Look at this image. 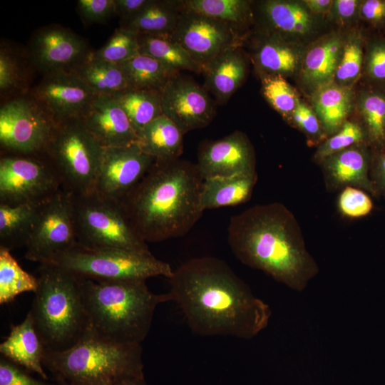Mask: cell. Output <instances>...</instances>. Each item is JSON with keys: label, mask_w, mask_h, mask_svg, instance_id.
<instances>
[{"label": "cell", "mask_w": 385, "mask_h": 385, "mask_svg": "<svg viewBox=\"0 0 385 385\" xmlns=\"http://www.w3.org/2000/svg\"><path fill=\"white\" fill-rule=\"evenodd\" d=\"M183 10V1L150 0L138 13L121 22L120 27L138 35L171 37Z\"/></svg>", "instance_id": "obj_22"}, {"label": "cell", "mask_w": 385, "mask_h": 385, "mask_svg": "<svg viewBox=\"0 0 385 385\" xmlns=\"http://www.w3.org/2000/svg\"><path fill=\"white\" fill-rule=\"evenodd\" d=\"M371 180L378 192L385 195V153H380L374 160Z\"/></svg>", "instance_id": "obj_51"}, {"label": "cell", "mask_w": 385, "mask_h": 385, "mask_svg": "<svg viewBox=\"0 0 385 385\" xmlns=\"http://www.w3.org/2000/svg\"><path fill=\"white\" fill-rule=\"evenodd\" d=\"M262 83L263 95L270 104L284 116L291 115L298 99L285 79L281 76L265 75Z\"/></svg>", "instance_id": "obj_40"}, {"label": "cell", "mask_w": 385, "mask_h": 385, "mask_svg": "<svg viewBox=\"0 0 385 385\" xmlns=\"http://www.w3.org/2000/svg\"><path fill=\"white\" fill-rule=\"evenodd\" d=\"M255 59L266 75H289L294 72L299 64L297 53L277 34L263 41L255 55Z\"/></svg>", "instance_id": "obj_34"}, {"label": "cell", "mask_w": 385, "mask_h": 385, "mask_svg": "<svg viewBox=\"0 0 385 385\" xmlns=\"http://www.w3.org/2000/svg\"><path fill=\"white\" fill-rule=\"evenodd\" d=\"M77 11L86 24L103 23L115 14V0H79Z\"/></svg>", "instance_id": "obj_44"}, {"label": "cell", "mask_w": 385, "mask_h": 385, "mask_svg": "<svg viewBox=\"0 0 385 385\" xmlns=\"http://www.w3.org/2000/svg\"><path fill=\"white\" fill-rule=\"evenodd\" d=\"M155 159L138 145L104 148L95 192L102 197L121 202L141 180Z\"/></svg>", "instance_id": "obj_16"}, {"label": "cell", "mask_w": 385, "mask_h": 385, "mask_svg": "<svg viewBox=\"0 0 385 385\" xmlns=\"http://www.w3.org/2000/svg\"><path fill=\"white\" fill-rule=\"evenodd\" d=\"M366 71L372 79L385 81V43H374L368 53Z\"/></svg>", "instance_id": "obj_47"}, {"label": "cell", "mask_w": 385, "mask_h": 385, "mask_svg": "<svg viewBox=\"0 0 385 385\" xmlns=\"http://www.w3.org/2000/svg\"><path fill=\"white\" fill-rule=\"evenodd\" d=\"M163 114L173 120L185 134L208 125L215 109L205 89L190 78H171L160 91Z\"/></svg>", "instance_id": "obj_17"}, {"label": "cell", "mask_w": 385, "mask_h": 385, "mask_svg": "<svg viewBox=\"0 0 385 385\" xmlns=\"http://www.w3.org/2000/svg\"><path fill=\"white\" fill-rule=\"evenodd\" d=\"M343 47L344 44L337 36L325 38L312 46L304 58V80L317 88L332 82Z\"/></svg>", "instance_id": "obj_26"}, {"label": "cell", "mask_w": 385, "mask_h": 385, "mask_svg": "<svg viewBox=\"0 0 385 385\" xmlns=\"http://www.w3.org/2000/svg\"><path fill=\"white\" fill-rule=\"evenodd\" d=\"M304 5L315 14H324L330 11L333 1L331 0H304Z\"/></svg>", "instance_id": "obj_52"}, {"label": "cell", "mask_w": 385, "mask_h": 385, "mask_svg": "<svg viewBox=\"0 0 385 385\" xmlns=\"http://www.w3.org/2000/svg\"><path fill=\"white\" fill-rule=\"evenodd\" d=\"M358 6L356 0H336L333 1L330 11L336 19L346 20L354 16Z\"/></svg>", "instance_id": "obj_50"}, {"label": "cell", "mask_w": 385, "mask_h": 385, "mask_svg": "<svg viewBox=\"0 0 385 385\" xmlns=\"http://www.w3.org/2000/svg\"><path fill=\"white\" fill-rule=\"evenodd\" d=\"M338 205L340 211L351 217L368 215L373 208L370 197L360 189L347 186L339 195Z\"/></svg>", "instance_id": "obj_43"}, {"label": "cell", "mask_w": 385, "mask_h": 385, "mask_svg": "<svg viewBox=\"0 0 385 385\" xmlns=\"http://www.w3.org/2000/svg\"><path fill=\"white\" fill-rule=\"evenodd\" d=\"M0 385H63L36 379L21 366L4 356L0 359Z\"/></svg>", "instance_id": "obj_45"}, {"label": "cell", "mask_w": 385, "mask_h": 385, "mask_svg": "<svg viewBox=\"0 0 385 385\" xmlns=\"http://www.w3.org/2000/svg\"><path fill=\"white\" fill-rule=\"evenodd\" d=\"M129 88L148 89L160 91L165 84L180 72L173 71L156 59L138 53L129 60L120 63Z\"/></svg>", "instance_id": "obj_32"}, {"label": "cell", "mask_w": 385, "mask_h": 385, "mask_svg": "<svg viewBox=\"0 0 385 385\" xmlns=\"http://www.w3.org/2000/svg\"><path fill=\"white\" fill-rule=\"evenodd\" d=\"M324 169L335 186H356L376 196L378 191L369 177V158L359 148H349L324 160Z\"/></svg>", "instance_id": "obj_23"}, {"label": "cell", "mask_w": 385, "mask_h": 385, "mask_svg": "<svg viewBox=\"0 0 385 385\" xmlns=\"http://www.w3.org/2000/svg\"><path fill=\"white\" fill-rule=\"evenodd\" d=\"M255 171L203 180L200 205L203 210L234 206L247 202L257 182Z\"/></svg>", "instance_id": "obj_24"}, {"label": "cell", "mask_w": 385, "mask_h": 385, "mask_svg": "<svg viewBox=\"0 0 385 385\" xmlns=\"http://www.w3.org/2000/svg\"><path fill=\"white\" fill-rule=\"evenodd\" d=\"M364 138V131L357 123L346 121L335 135L327 140L319 148L317 158L324 160L332 155L360 143Z\"/></svg>", "instance_id": "obj_41"}, {"label": "cell", "mask_w": 385, "mask_h": 385, "mask_svg": "<svg viewBox=\"0 0 385 385\" xmlns=\"http://www.w3.org/2000/svg\"><path fill=\"white\" fill-rule=\"evenodd\" d=\"M203 180L196 164L179 158L155 160L120 204L145 242L182 237L202 215Z\"/></svg>", "instance_id": "obj_3"}, {"label": "cell", "mask_w": 385, "mask_h": 385, "mask_svg": "<svg viewBox=\"0 0 385 385\" xmlns=\"http://www.w3.org/2000/svg\"><path fill=\"white\" fill-rule=\"evenodd\" d=\"M77 245L72 195L62 189L40 205L25 257L47 263Z\"/></svg>", "instance_id": "obj_12"}, {"label": "cell", "mask_w": 385, "mask_h": 385, "mask_svg": "<svg viewBox=\"0 0 385 385\" xmlns=\"http://www.w3.org/2000/svg\"><path fill=\"white\" fill-rule=\"evenodd\" d=\"M28 70L25 61L14 48L1 43L0 91L8 100L29 93ZM6 100V101H8Z\"/></svg>", "instance_id": "obj_36"}, {"label": "cell", "mask_w": 385, "mask_h": 385, "mask_svg": "<svg viewBox=\"0 0 385 385\" xmlns=\"http://www.w3.org/2000/svg\"><path fill=\"white\" fill-rule=\"evenodd\" d=\"M247 65L239 46L229 48L202 66L205 86L219 103L226 102L242 84Z\"/></svg>", "instance_id": "obj_21"}, {"label": "cell", "mask_w": 385, "mask_h": 385, "mask_svg": "<svg viewBox=\"0 0 385 385\" xmlns=\"http://www.w3.org/2000/svg\"><path fill=\"white\" fill-rule=\"evenodd\" d=\"M363 61L361 43L359 38H351L343 47L334 78L337 83L344 86L357 78Z\"/></svg>", "instance_id": "obj_42"}, {"label": "cell", "mask_w": 385, "mask_h": 385, "mask_svg": "<svg viewBox=\"0 0 385 385\" xmlns=\"http://www.w3.org/2000/svg\"><path fill=\"white\" fill-rule=\"evenodd\" d=\"M139 53L149 56L168 68L180 72L188 70L201 73L202 67L171 37L138 35Z\"/></svg>", "instance_id": "obj_31"}, {"label": "cell", "mask_w": 385, "mask_h": 385, "mask_svg": "<svg viewBox=\"0 0 385 385\" xmlns=\"http://www.w3.org/2000/svg\"><path fill=\"white\" fill-rule=\"evenodd\" d=\"M30 314L45 348L69 349L88 330L81 277L53 263H41Z\"/></svg>", "instance_id": "obj_6"}, {"label": "cell", "mask_w": 385, "mask_h": 385, "mask_svg": "<svg viewBox=\"0 0 385 385\" xmlns=\"http://www.w3.org/2000/svg\"><path fill=\"white\" fill-rule=\"evenodd\" d=\"M114 385H148L145 380L144 376L136 377L128 379Z\"/></svg>", "instance_id": "obj_53"}, {"label": "cell", "mask_w": 385, "mask_h": 385, "mask_svg": "<svg viewBox=\"0 0 385 385\" xmlns=\"http://www.w3.org/2000/svg\"><path fill=\"white\" fill-rule=\"evenodd\" d=\"M196 164L203 180L255 171L252 148L240 131L200 147Z\"/></svg>", "instance_id": "obj_18"}, {"label": "cell", "mask_w": 385, "mask_h": 385, "mask_svg": "<svg viewBox=\"0 0 385 385\" xmlns=\"http://www.w3.org/2000/svg\"><path fill=\"white\" fill-rule=\"evenodd\" d=\"M38 278L24 271L11 254L0 247V304L9 303L19 294L35 292Z\"/></svg>", "instance_id": "obj_35"}, {"label": "cell", "mask_w": 385, "mask_h": 385, "mask_svg": "<svg viewBox=\"0 0 385 385\" xmlns=\"http://www.w3.org/2000/svg\"><path fill=\"white\" fill-rule=\"evenodd\" d=\"M77 276L95 280L143 279L173 274L170 265L151 252L118 249L89 248L77 245L51 262Z\"/></svg>", "instance_id": "obj_9"}, {"label": "cell", "mask_w": 385, "mask_h": 385, "mask_svg": "<svg viewBox=\"0 0 385 385\" xmlns=\"http://www.w3.org/2000/svg\"><path fill=\"white\" fill-rule=\"evenodd\" d=\"M183 135L175 123L163 114L138 133L136 144L155 160H173L183 153Z\"/></svg>", "instance_id": "obj_25"}, {"label": "cell", "mask_w": 385, "mask_h": 385, "mask_svg": "<svg viewBox=\"0 0 385 385\" xmlns=\"http://www.w3.org/2000/svg\"><path fill=\"white\" fill-rule=\"evenodd\" d=\"M112 96L124 111L137 134L163 115L159 91L128 88Z\"/></svg>", "instance_id": "obj_30"}, {"label": "cell", "mask_w": 385, "mask_h": 385, "mask_svg": "<svg viewBox=\"0 0 385 385\" xmlns=\"http://www.w3.org/2000/svg\"><path fill=\"white\" fill-rule=\"evenodd\" d=\"M104 148L81 119L57 125L44 152L64 190L76 196L95 192Z\"/></svg>", "instance_id": "obj_7"}, {"label": "cell", "mask_w": 385, "mask_h": 385, "mask_svg": "<svg viewBox=\"0 0 385 385\" xmlns=\"http://www.w3.org/2000/svg\"><path fill=\"white\" fill-rule=\"evenodd\" d=\"M317 116L329 133L339 130L350 112L352 95L346 86L330 82L317 88L313 96Z\"/></svg>", "instance_id": "obj_27"}, {"label": "cell", "mask_w": 385, "mask_h": 385, "mask_svg": "<svg viewBox=\"0 0 385 385\" xmlns=\"http://www.w3.org/2000/svg\"><path fill=\"white\" fill-rule=\"evenodd\" d=\"M29 94L56 125L81 119L98 96L75 72L67 71L43 75Z\"/></svg>", "instance_id": "obj_13"}, {"label": "cell", "mask_w": 385, "mask_h": 385, "mask_svg": "<svg viewBox=\"0 0 385 385\" xmlns=\"http://www.w3.org/2000/svg\"><path fill=\"white\" fill-rule=\"evenodd\" d=\"M71 195L78 245L89 248L150 252L120 202L102 197L96 192Z\"/></svg>", "instance_id": "obj_8"}, {"label": "cell", "mask_w": 385, "mask_h": 385, "mask_svg": "<svg viewBox=\"0 0 385 385\" xmlns=\"http://www.w3.org/2000/svg\"><path fill=\"white\" fill-rule=\"evenodd\" d=\"M62 189L58 174L44 153H1L0 204L40 205Z\"/></svg>", "instance_id": "obj_10"}, {"label": "cell", "mask_w": 385, "mask_h": 385, "mask_svg": "<svg viewBox=\"0 0 385 385\" xmlns=\"http://www.w3.org/2000/svg\"><path fill=\"white\" fill-rule=\"evenodd\" d=\"M139 53L138 34L118 28L99 49L92 51L91 56L120 64Z\"/></svg>", "instance_id": "obj_38"}, {"label": "cell", "mask_w": 385, "mask_h": 385, "mask_svg": "<svg viewBox=\"0 0 385 385\" xmlns=\"http://www.w3.org/2000/svg\"><path fill=\"white\" fill-rule=\"evenodd\" d=\"M43 366L63 385H114L144 376L140 344L110 342L89 329L68 349H45Z\"/></svg>", "instance_id": "obj_5"}, {"label": "cell", "mask_w": 385, "mask_h": 385, "mask_svg": "<svg viewBox=\"0 0 385 385\" xmlns=\"http://www.w3.org/2000/svg\"><path fill=\"white\" fill-rule=\"evenodd\" d=\"M360 14L371 23L382 22L385 20V0L364 1L360 6Z\"/></svg>", "instance_id": "obj_48"}, {"label": "cell", "mask_w": 385, "mask_h": 385, "mask_svg": "<svg viewBox=\"0 0 385 385\" xmlns=\"http://www.w3.org/2000/svg\"><path fill=\"white\" fill-rule=\"evenodd\" d=\"M227 232L237 259L294 290L303 291L319 272L297 222L282 204L257 205L232 216Z\"/></svg>", "instance_id": "obj_2"}, {"label": "cell", "mask_w": 385, "mask_h": 385, "mask_svg": "<svg viewBox=\"0 0 385 385\" xmlns=\"http://www.w3.org/2000/svg\"><path fill=\"white\" fill-rule=\"evenodd\" d=\"M183 4L189 11L225 22L235 29L250 15L249 2L244 0H185Z\"/></svg>", "instance_id": "obj_37"}, {"label": "cell", "mask_w": 385, "mask_h": 385, "mask_svg": "<svg viewBox=\"0 0 385 385\" xmlns=\"http://www.w3.org/2000/svg\"><path fill=\"white\" fill-rule=\"evenodd\" d=\"M2 356L29 371L47 380L43 366L45 348L36 331L32 317L29 312L24 321L11 327L10 334L0 344Z\"/></svg>", "instance_id": "obj_20"}, {"label": "cell", "mask_w": 385, "mask_h": 385, "mask_svg": "<svg viewBox=\"0 0 385 385\" xmlns=\"http://www.w3.org/2000/svg\"><path fill=\"white\" fill-rule=\"evenodd\" d=\"M75 72L98 95L112 96L129 88L120 64L91 56Z\"/></svg>", "instance_id": "obj_29"}, {"label": "cell", "mask_w": 385, "mask_h": 385, "mask_svg": "<svg viewBox=\"0 0 385 385\" xmlns=\"http://www.w3.org/2000/svg\"><path fill=\"white\" fill-rule=\"evenodd\" d=\"M171 38L202 67L229 48L240 46L237 29L185 7Z\"/></svg>", "instance_id": "obj_15"}, {"label": "cell", "mask_w": 385, "mask_h": 385, "mask_svg": "<svg viewBox=\"0 0 385 385\" xmlns=\"http://www.w3.org/2000/svg\"><path fill=\"white\" fill-rule=\"evenodd\" d=\"M145 281L81 278L88 329L110 342L140 344L150 329L156 307L170 301L168 293L152 292Z\"/></svg>", "instance_id": "obj_4"}, {"label": "cell", "mask_w": 385, "mask_h": 385, "mask_svg": "<svg viewBox=\"0 0 385 385\" xmlns=\"http://www.w3.org/2000/svg\"><path fill=\"white\" fill-rule=\"evenodd\" d=\"M81 120L103 148L124 147L137 142L136 131L113 96L98 95Z\"/></svg>", "instance_id": "obj_19"}, {"label": "cell", "mask_w": 385, "mask_h": 385, "mask_svg": "<svg viewBox=\"0 0 385 385\" xmlns=\"http://www.w3.org/2000/svg\"><path fill=\"white\" fill-rule=\"evenodd\" d=\"M56 125L29 93L4 101L0 108L1 153H43Z\"/></svg>", "instance_id": "obj_11"}, {"label": "cell", "mask_w": 385, "mask_h": 385, "mask_svg": "<svg viewBox=\"0 0 385 385\" xmlns=\"http://www.w3.org/2000/svg\"><path fill=\"white\" fill-rule=\"evenodd\" d=\"M85 40L68 28L49 25L38 29L29 43V59L43 75L73 72L91 56Z\"/></svg>", "instance_id": "obj_14"}, {"label": "cell", "mask_w": 385, "mask_h": 385, "mask_svg": "<svg viewBox=\"0 0 385 385\" xmlns=\"http://www.w3.org/2000/svg\"><path fill=\"white\" fill-rule=\"evenodd\" d=\"M41 205L0 204V247L11 251L26 246Z\"/></svg>", "instance_id": "obj_28"}, {"label": "cell", "mask_w": 385, "mask_h": 385, "mask_svg": "<svg viewBox=\"0 0 385 385\" xmlns=\"http://www.w3.org/2000/svg\"><path fill=\"white\" fill-rule=\"evenodd\" d=\"M359 108L365 121L368 135L379 146L385 145V94L379 92L364 93Z\"/></svg>", "instance_id": "obj_39"}, {"label": "cell", "mask_w": 385, "mask_h": 385, "mask_svg": "<svg viewBox=\"0 0 385 385\" xmlns=\"http://www.w3.org/2000/svg\"><path fill=\"white\" fill-rule=\"evenodd\" d=\"M168 279L170 300L178 305L196 334L250 339L269 324V305L222 260L192 258L174 270Z\"/></svg>", "instance_id": "obj_1"}, {"label": "cell", "mask_w": 385, "mask_h": 385, "mask_svg": "<svg viewBox=\"0 0 385 385\" xmlns=\"http://www.w3.org/2000/svg\"><path fill=\"white\" fill-rule=\"evenodd\" d=\"M262 11L266 20L279 34L304 35L312 28V18L301 4L286 1H267Z\"/></svg>", "instance_id": "obj_33"}, {"label": "cell", "mask_w": 385, "mask_h": 385, "mask_svg": "<svg viewBox=\"0 0 385 385\" xmlns=\"http://www.w3.org/2000/svg\"><path fill=\"white\" fill-rule=\"evenodd\" d=\"M290 115L296 124L307 134L313 136L320 135V124L316 113L299 100Z\"/></svg>", "instance_id": "obj_46"}, {"label": "cell", "mask_w": 385, "mask_h": 385, "mask_svg": "<svg viewBox=\"0 0 385 385\" xmlns=\"http://www.w3.org/2000/svg\"><path fill=\"white\" fill-rule=\"evenodd\" d=\"M150 0H115V14L120 22L126 21L142 10Z\"/></svg>", "instance_id": "obj_49"}]
</instances>
